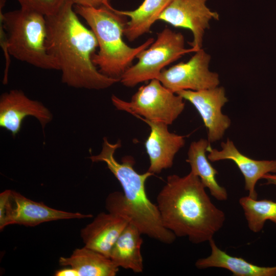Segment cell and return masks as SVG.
I'll return each mask as SVG.
<instances>
[{
	"mask_svg": "<svg viewBox=\"0 0 276 276\" xmlns=\"http://www.w3.org/2000/svg\"><path fill=\"white\" fill-rule=\"evenodd\" d=\"M74 6L65 0L55 13L45 16L47 52L57 63L63 83L77 88H107L120 80L103 75L93 63L97 38L80 21Z\"/></svg>",
	"mask_w": 276,
	"mask_h": 276,
	"instance_id": "obj_1",
	"label": "cell"
},
{
	"mask_svg": "<svg viewBox=\"0 0 276 276\" xmlns=\"http://www.w3.org/2000/svg\"><path fill=\"white\" fill-rule=\"evenodd\" d=\"M205 188L191 171L183 177L173 174L156 198L164 226L195 244L213 239L225 220V213L212 202Z\"/></svg>",
	"mask_w": 276,
	"mask_h": 276,
	"instance_id": "obj_2",
	"label": "cell"
},
{
	"mask_svg": "<svg viewBox=\"0 0 276 276\" xmlns=\"http://www.w3.org/2000/svg\"><path fill=\"white\" fill-rule=\"evenodd\" d=\"M121 147L120 141L111 143L104 137L100 153L89 157L94 163H105L123 190V193L114 192L109 194L105 201L106 210L126 219L142 234L165 244L173 243L176 236L164 226L156 204L151 201L146 193V182L154 174L148 171L142 174L137 172L131 156H125L122 162H118L114 153Z\"/></svg>",
	"mask_w": 276,
	"mask_h": 276,
	"instance_id": "obj_3",
	"label": "cell"
},
{
	"mask_svg": "<svg viewBox=\"0 0 276 276\" xmlns=\"http://www.w3.org/2000/svg\"><path fill=\"white\" fill-rule=\"evenodd\" d=\"M74 9L94 33L99 50L93 55L92 61L108 77L120 80L137 54L155 40L149 38L136 48L128 46L123 38L128 17L118 13L110 3L97 8L74 5Z\"/></svg>",
	"mask_w": 276,
	"mask_h": 276,
	"instance_id": "obj_4",
	"label": "cell"
},
{
	"mask_svg": "<svg viewBox=\"0 0 276 276\" xmlns=\"http://www.w3.org/2000/svg\"><path fill=\"white\" fill-rule=\"evenodd\" d=\"M0 16L11 56L38 68L59 70L57 63L48 54L45 45V16L22 7L5 13L1 10Z\"/></svg>",
	"mask_w": 276,
	"mask_h": 276,
	"instance_id": "obj_5",
	"label": "cell"
},
{
	"mask_svg": "<svg viewBox=\"0 0 276 276\" xmlns=\"http://www.w3.org/2000/svg\"><path fill=\"white\" fill-rule=\"evenodd\" d=\"M190 52L194 51L185 48L182 33L166 28L157 34L156 39L149 47L137 54L138 61L125 72L120 81L131 87L156 79L165 66Z\"/></svg>",
	"mask_w": 276,
	"mask_h": 276,
	"instance_id": "obj_6",
	"label": "cell"
},
{
	"mask_svg": "<svg viewBox=\"0 0 276 276\" xmlns=\"http://www.w3.org/2000/svg\"><path fill=\"white\" fill-rule=\"evenodd\" d=\"M150 81L139 88L130 101L113 95L111 102L117 109L137 118L171 125L183 111L185 100L165 87L158 79Z\"/></svg>",
	"mask_w": 276,
	"mask_h": 276,
	"instance_id": "obj_7",
	"label": "cell"
},
{
	"mask_svg": "<svg viewBox=\"0 0 276 276\" xmlns=\"http://www.w3.org/2000/svg\"><path fill=\"white\" fill-rule=\"evenodd\" d=\"M92 217L90 214L55 209L11 190H6L0 194L1 231L12 224L35 226L46 222Z\"/></svg>",
	"mask_w": 276,
	"mask_h": 276,
	"instance_id": "obj_8",
	"label": "cell"
},
{
	"mask_svg": "<svg viewBox=\"0 0 276 276\" xmlns=\"http://www.w3.org/2000/svg\"><path fill=\"white\" fill-rule=\"evenodd\" d=\"M211 56L203 49L195 52L187 62H181L163 69L157 78L174 93L189 90L198 91L219 86V75L209 69Z\"/></svg>",
	"mask_w": 276,
	"mask_h": 276,
	"instance_id": "obj_9",
	"label": "cell"
},
{
	"mask_svg": "<svg viewBox=\"0 0 276 276\" xmlns=\"http://www.w3.org/2000/svg\"><path fill=\"white\" fill-rule=\"evenodd\" d=\"M208 0H172L160 15L158 20L176 28L189 30L193 40L189 44L194 52L202 47L205 31L210 21L218 20L219 14L206 5Z\"/></svg>",
	"mask_w": 276,
	"mask_h": 276,
	"instance_id": "obj_10",
	"label": "cell"
},
{
	"mask_svg": "<svg viewBox=\"0 0 276 276\" xmlns=\"http://www.w3.org/2000/svg\"><path fill=\"white\" fill-rule=\"evenodd\" d=\"M175 94L190 102L197 110L208 130L210 143L222 138L231 123L229 117L221 111L228 101L223 87L218 86L198 91L183 90Z\"/></svg>",
	"mask_w": 276,
	"mask_h": 276,
	"instance_id": "obj_11",
	"label": "cell"
},
{
	"mask_svg": "<svg viewBox=\"0 0 276 276\" xmlns=\"http://www.w3.org/2000/svg\"><path fill=\"white\" fill-rule=\"evenodd\" d=\"M35 118L43 129L51 122L53 115L40 102L30 99L21 90L12 89L0 97V127L15 137L20 131L24 120Z\"/></svg>",
	"mask_w": 276,
	"mask_h": 276,
	"instance_id": "obj_12",
	"label": "cell"
},
{
	"mask_svg": "<svg viewBox=\"0 0 276 276\" xmlns=\"http://www.w3.org/2000/svg\"><path fill=\"white\" fill-rule=\"evenodd\" d=\"M148 124L150 133L145 142L150 165L148 171L154 174L171 168L176 153L185 144V137L170 132L167 124L138 118Z\"/></svg>",
	"mask_w": 276,
	"mask_h": 276,
	"instance_id": "obj_13",
	"label": "cell"
},
{
	"mask_svg": "<svg viewBox=\"0 0 276 276\" xmlns=\"http://www.w3.org/2000/svg\"><path fill=\"white\" fill-rule=\"evenodd\" d=\"M221 150L207 148L208 158L212 162L221 160H231L237 165L244 178V189L248 196L257 199L255 186L258 180L265 174L276 173V160H255L240 152L233 141L227 139L221 144Z\"/></svg>",
	"mask_w": 276,
	"mask_h": 276,
	"instance_id": "obj_14",
	"label": "cell"
},
{
	"mask_svg": "<svg viewBox=\"0 0 276 276\" xmlns=\"http://www.w3.org/2000/svg\"><path fill=\"white\" fill-rule=\"evenodd\" d=\"M128 223L117 214L101 212L81 230L80 236L84 246L109 258L113 245Z\"/></svg>",
	"mask_w": 276,
	"mask_h": 276,
	"instance_id": "obj_15",
	"label": "cell"
},
{
	"mask_svg": "<svg viewBox=\"0 0 276 276\" xmlns=\"http://www.w3.org/2000/svg\"><path fill=\"white\" fill-rule=\"evenodd\" d=\"M209 242L211 254L196 261L195 266L198 269L221 268L230 271L235 276H276V266L265 267L255 265L241 257L232 256L220 249L213 239Z\"/></svg>",
	"mask_w": 276,
	"mask_h": 276,
	"instance_id": "obj_16",
	"label": "cell"
},
{
	"mask_svg": "<svg viewBox=\"0 0 276 276\" xmlns=\"http://www.w3.org/2000/svg\"><path fill=\"white\" fill-rule=\"evenodd\" d=\"M142 233L134 225L129 223L113 245L109 258L119 267L135 273L144 269L141 246Z\"/></svg>",
	"mask_w": 276,
	"mask_h": 276,
	"instance_id": "obj_17",
	"label": "cell"
},
{
	"mask_svg": "<svg viewBox=\"0 0 276 276\" xmlns=\"http://www.w3.org/2000/svg\"><path fill=\"white\" fill-rule=\"evenodd\" d=\"M59 263L74 268L79 276H114L119 269L110 258L85 246L68 257H60Z\"/></svg>",
	"mask_w": 276,
	"mask_h": 276,
	"instance_id": "obj_18",
	"label": "cell"
},
{
	"mask_svg": "<svg viewBox=\"0 0 276 276\" xmlns=\"http://www.w3.org/2000/svg\"><path fill=\"white\" fill-rule=\"evenodd\" d=\"M210 145L208 140L201 139L191 143L186 162L191 167V172L197 176L211 195L218 201H225L228 194L225 188L220 186L216 179L218 171L211 164L206 155Z\"/></svg>",
	"mask_w": 276,
	"mask_h": 276,
	"instance_id": "obj_19",
	"label": "cell"
},
{
	"mask_svg": "<svg viewBox=\"0 0 276 276\" xmlns=\"http://www.w3.org/2000/svg\"><path fill=\"white\" fill-rule=\"evenodd\" d=\"M172 0H144L133 10L116 11L129 18L124 30V35L129 41H133L143 35L149 33L152 26L158 20L162 13Z\"/></svg>",
	"mask_w": 276,
	"mask_h": 276,
	"instance_id": "obj_20",
	"label": "cell"
},
{
	"mask_svg": "<svg viewBox=\"0 0 276 276\" xmlns=\"http://www.w3.org/2000/svg\"><path fill=\"white\" fill-rule=\"evenodd\" d=\"M249 229L257 233L261 231L265 223L270 221L276 225V202L271 200L254 199L249 196L239 200Z\"/></svg>",
	"mask_w": 276,
	"mask_h": 276,
	"instance_id": "obj_21",
	"label": "cell"
},
{
	"mask_svg": "<svg viewBox=\"0 0 276 276\" xmlns=\"http://www.w3.org/2000/svg\"><path fill=\"white\" fill-rule=\"evenodd\" d=\"M20 7L26 8L38 12L44 16L55 13L65 0H16Z\"/></svg>",
	"mask_w": 276,
	"mask_h": 276,
	"instance_id": "obj_22",
	"label": "cell"
},
{
	"mask_svg": "<svg viewBox=\"0 0 276 276\" xmlns=\"http://www.w3.org/2000/svg\"><path fill=\"white\" fill-rule=\"evenodd\" d=\"M74 5H80L86 7L99 8L110 3V0H71Z\"/></svg>",
	"mask_w": 276,
	"mask_h": 276,
	"instance_id": "obj_23",
	"label": "cell"
},
{
	"mask_svg": "<svg viewBox=\"0 0 276 276\" xmlns=\"http://www.w3.org/2000/svg\"><path fill=\"white\" fill-rule=\"evenodd\" d=\"M55 276H79L78 271L72 267L65 268L56 270Z\"/></svg>",
	"mask_w": 276,
	"mask_h": 276,
	"instance_id": "obj_24",
	"label": "cell"
},
{
	"mask_svg": "<svg viewBox=\"0 0 276 276\" xmlns=\"http://www.w3.org/2000/svg\"><path fill=\"white\" fill-rule=\"evenodd\" d=\"M262 178L266 180L265 184L276 186V174L268 173L263 176Z\"/></svg>",
	"mask_w": 276,
	"mask_h": 276,
	"instance_id": "obj_25",
	"label": "cell"
}]
</instances>
